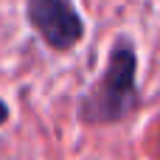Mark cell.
Returning a JSON list of instances; mask_svg holds the SVG:
<instances>
[{
    "label": "cell",
    "mask_w": 160,
    "mask_h": 160,
    "mask_svg": "<svg viewBox=\"0 0 160 160\" xmlns=\"http://www.w3.org/2000/svg\"><path fill=\"white\" fill-rule=\"evenodd\" d=\"M135 101V53L127 45H118L110 56V68L90 96L84 115L90 121H115Z\"/></svg>",
    "instance_id": "6da1fadb"
},
{
    "label": "cell",
    "mask_w": 160,
    "mask_h": 160,
    "mask_svg": "<svg viewBox=\"0 0 160 160\" xmlns=\"http://www.w3.org/2000/svg\"><path fill=\"white\" fill-rule=\"evenodd\" d=\"M34 28L53 48H70L82 37V20L68 0H28Z\"/></svg>",
    "instance_id": "7a4b0ae2"
},
{
    "label": "cell",
    "mask_w": 160,
    "mask_h": 160,
    "mask_svg": "<svg viewBox=\"0 0 160 160\" xmlns=\"http://www.w3.org/2000/svg\"><path fill=\"white\" fill-rule=\"evenodd\" d=\"M6 115H8V110H6V104H3V101H0V124H3V121H6Z\"/></svg>",
    "instance_id": "3957f363"
}]
</instances>
